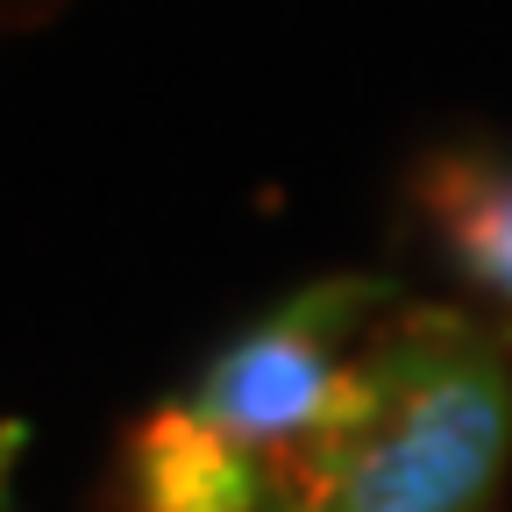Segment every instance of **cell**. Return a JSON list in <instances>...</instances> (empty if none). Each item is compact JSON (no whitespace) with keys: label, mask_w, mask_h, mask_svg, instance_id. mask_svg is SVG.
Listing matches in <instances>:
<instances>
[{"label":"cell","mask_w":512,"mask_h":512,"mask_svg":"<svg viewBox=\"0 0 512 512\" xmlns=\"http://www.w3.org/2000/svg\"><path fill=\"white\" fill-rule=\"evenodd\" d=\"M512 456V349L441 306L377 313L342 420L256 463L271 512H491Z\"/></svg>","instance_id":"obj_1"},{"label":"cell","mask_w":512,"mask_h":512,"mask_svg":"<svg viewBox=\"0 0 512 512\" xmlns=\"http://www.w3.org/2000/svg\"><path fill=\"white\" fill-rule=\"evenodd\" d=\"M377 306H384V285H370V278L306 285L299 299H285L271 320H256L249 335H235L207 363L185 413L256 463L320 441L349 406L356 335Z\"/></svg>","instance_id":"obj_2"},{"label":"cell","mask_w":512,"mask_h":512,"mask_svg":"<svg viewBox=\"0 0 512 512\" xmlns=\"http://www.w3.org/2000/svg\"><path fill=\"white\" fill-rule=\"evenodd\" d=\"M121 512H271L264 470L185 406L150 413L121 456Z\"/></svg>","instance_id":"obj_3"},{"label":"cell","mask_w":512,"mask_h":512,"mask_svg":"<svg viewBox=\"0 0 512 512\" xmlns=\"http://www.w3.org/2000/svg\"><path fill=\"white\" fill-rule=\"evenodd\" d=\"M420 207L434 214L456 264L512 299V171L491 157H434L420 178Z\"/></svg>","instance_id":"obj_4"},{"label":"cell","mask_w":512,"mask_h":512,"mask_svg":"<svg viewBox=\"0 0 512 512\" xmlns=\"http://www.w3.org/2000/svg\"><path fill=\"white\" fill-rule=\"evenodd\" d=\"M0 512H15V505H8V477H0Z\"/></svg>","instance_id":"obj_5"}]
</instances>
